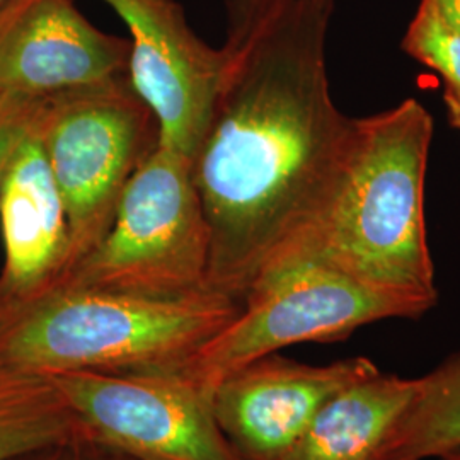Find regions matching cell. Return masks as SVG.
<instances>
[{
  "mask_svg": "<svg viewBox=\"0 0 460 460\" xmlns=\"http://www.w3.org/2000/svg\"><path fill=\"white\" fill-rule=\"evenodd\" d=\"M332 11L334 0H285L224 45L191 169L210 229V287L241 302L321 229L355 154L360 118L329 91Z\"/></svg>",
  "mask_w": 460,
  "mask_h": 460,
  "instance_id": "1",
  "label": "cell"
},
{
  "mask_svg": "<svg viewBox=\"0 0 460 460\" xmlns=\"http://www.w3.org/2000/svg\"><path fill=\"white\" fill-rule=\"evenodd\" d=\"M241 307L217 290L148 298L53 285L0 313V367L41 376L181 372Z\"/></svg>",
  "mask_w": 460,
  "mask_h": 460,
  "instance_id": "2",
  "label": "cell"
},
{
  "mask_svg": "<svg viewBox=\"0 0 460 460\" xmlns=\"http://www.w3.org/2000/svg\"><path fill=\"white\" fill-rule=\"evenodd\" d=\"M431 138L433 119L416 99L360 118L340 195L296 254H311L370 288L431 309L438 296L425 222Z\"/></svg>",
  "mask_w": 460,
  "mask_h": 460,
  "instance_id": "3",
  "label": "cell"
},
{
  "mask_svg": "<svg viewBox=\"0 0 460 460\" xmlns=\"http://www.w3.org/2000/svg\"><path fill=\"white\" fill-rule=\"evenodd\" d=\"M55 285L148 298L214 290L191 159L159 144L127 184L102 241Z\"/></svg>",
  "mask_w": 460,
  "mask_h": 460,
  "instance_id": "4",
  "label": "cell"
},
{
  "mask_svg": "<svg viewBox=\"0 0 460 460\" xmlns=\"http://www.w3.org/2000/svg\"><path fill=\"white\" fill-rule=\"evenodd\" d=\"M34 125L66 207V277L111 227L127 184L159 147L161 133L130 77L38 101Z\"/></svg>",
  "mask_w": 460,
  "mask_h": 460,
  "instance_id": "5",
  "label": "cell"
},
{
  "mask_svg": "<svg viewBox=\"0 0 460 460\" xmlns=\"http://www.w3.org/2000/svg\"><path fill=\"white\" fill-rule=\"evenodd\" d=\"M427 305L378 292L311 254H294L249 287L227 328L198 349L181 374L214 393L232 372L296 343L345 340L385 319H418Z\"/></svg>",
  "mask_w": 460,
  "mask_h": 460,
  "instance_id": "6",
  "label": "cell"
},
{
  "mask_svg": "<svg viewBox=\"0 0 460 460\" xmlns=\"http://www.w3.org/2000/svg\"><path fill=\"white\" fill-rule=\"evenodd\" d=\"M79 431L135 460H246L217 421L214 393L181 372L49 376Z\"/></svg>",
  "mask_w": 460,
  "mask_h": 460,
  "instance_id": "7",
  "label": "cell"
},
{
  "mask_svg": "<svg viewBox=\"0 0 460 460\" xmlns=\"http://www.w3.org/2000/svg\"><path fill=\"white\" fill-rule=\"evenodd\" d=\"M130 30L128 75L157 119L161 146L193 159L227 53L198 36L174 0H104Z\"/></svg>",
  "mask_w": 460,
  "mask_h": 460,
  "instance_id": "8",
  "label": "cell"
},
{
  "mask_svg": "<svg viewBox=\"0 0 460 460\" xmlns=\"http://www.w3.org/2000/svg\"><path fill=\"white\" fill-rule=\"evenodd\" d=\"M130 41L98 30L75 0L0 4V91L30 101L130 77Z\"/></svg>",
  "mask_w": 460,
  "mask_h": 460,
  "instance_id": "9",
  "label": "cell"
},
{
  "mask_svg": "<svg viewBox=\"0 0 460 460\" xmlns=\"http://www.w3.org/2000/svg\"><path fill=\"white\" fill-rule=\"evenodd\" d=\"M378 372L367 357L309 365L271 353L217 384L215 416L244 459L285 460L332 395Z\"/></svg>",
  "mask_w": 460,
  "mask_h": 460,
  "instance_id": "10",
  "label": "cell"
},
{
  "mask_svg": "<svg viewBox=\"0 0 460 460\" xmlns=\"http://www.w3.org/2000/svg\"><path fill=\"white\" fill-rule=\"evenodd\" d=\"M34 110L0 176V313L53 287L68 261L66 207L34 125Z\"/></svg>",
  "mask_w": 460,
  "mask_h": 460,
  "instance_id": "11",
  "label": "cell"
},
{
  "mask_svg": "<svg viewBox=\"0 0 460 460\" xmlns=\"http://www.w3.org/2000/svg\"><path fill=\"white\" fill-rule=\"evenodd\" d=\"M418 387L420 377L382 372L346 385L317 411L285 460H377Z\"/></svg>",
  "mask_w": 460,
  "mask_h": 460,
  "instance_id": "12",
  "label": "cell"
},
{
  "mask_svg": "<svg viewBox=\"0 0 460 460\" xmlns=\"http://www.w3.org/2000/svg\"><path fill=\"white\" fill-rule=\"evenodd\" d=\"M79 431L49 376L0 367V460H13Z\"/></svg>",
  "mask_w": 460,
  "mask_h": 460,
  "instance_id": "13",
  "label": "cell"
},
{
  "mask_svg": "<svg viewBox=\"0 0 460 460\" xmlns=\"http://www.w3.org/2000/svg\"><path fill=\"white\" fill-rule=\"evenodd\" d=\"M460 448V351L420 377L377 460H428Z\"/></svg>",
  "mask_w": 460,
  "mask_h": 460,
  "instance_id": "14",
  "label": "cell"
},
{
  "mask_svg": "<svg viewBox=\"0 0 460 460\" xmlns=\"http://www.w3.org/2000/svg\"><path fill=\"white\" fill-rule=\"evenodd\" d=\"M402 49L435 70L444 79L445 89L460 93V28L428 0H420Z\"/></svg>",
  "mask_w": 460,
  "mask_h": 460,
  "instance_id": "15",
  "label": "cell"
},
{
  "mask_svg": "<svg viewBox=\"0 0 460 460\" xmlns=\"http://www.w3.org/2000/svg\"><path fill=\"white\" fill-rule=\"evenodd\" d=\"M13 460H135L77 431L70 438Z\"/></svg>",
  "mask_w": 460,
  "mask_h": 460,
  "instance_id": "16",
  "label": "cell"
},
{
  "mask_svg": "<svg viewBox=\"0 0 460 460\" xmlns=\"http://www.w3.org/2000/svg\"><path fill=\"white\" fill-rule=\"evenodd\" d=\"M36 102L38 101L0 91V176L11 150L33 113Z\"/></svg>",
  "mask_w": 460,
  "mask_h": 460,
  "instance_id": "17",
  "label": "cell"
},
{
  "mask_svg": "<svg viewBox=\"0 0 460 460\" xmlns=\"http://www.w3.org/2000/svg\"><path fill=\"white\" fill-rule=\"evenodd\" d=\"M281 2L285 0H226L227 36L243 33Z\"/></svg>",
  "mask_w": 460,
  "mask_h": 460,
  "instance_id": "18",
  "label": "cell"
},
{
  "mask_svg": "<svg viewBox=\"0 0 460 460\" xmlns=\"http://www.w3.org/2000/svg\"><path fill=\"white\" fill-rule=\"evenodd\" d=\"M444 104L450 125L460 132V93L445 89Z\"/></svg>",
  "mask_w": 460,
  "mask_h": 460,
  "instance_id": "19",
  "label": "cell"
},
{
  "mask_svg": "<svg viewBox=\"0 0 460 460\" xmlns=\"http://www.w3.org/2000/svg\"><path fill=\"white\" fill-rule=\"evenodd\" d=\"M433 4L447 19L460 28V0H428Z\"/></svg>",
  "mask_w": 460,
  "mask_h": 460,
  "instance_id": "20",
  "label": "cell"
},
{
  "mask_svg": "<svg viewBox=\"0 0 460 460\" xmlns=\"http://www.w3.org/2000/svg\"><path fill=\"white\" fill-rule=\"evenodd\" d=\"M442 460H460V448L457 450H452L448 454H445L444 457H440Z\"/></svg>",
  "mask_w": 460,
  "mask_h": 460,
  "instance_id": "21",
  "label": "cell"
},
{
  "mask_svg": "<svg viewBox=\"0 0 460 460\" xmlns=\"http://www.w3.org/2000/svg\"><path fill=\"white\" fill-rule=\"evenodd\" d=\"M2 2H4V0H0V4H2Z\"/></svg>",
  "mask_w": 460,
  "mask_h": 460,
  "instance_id": "22",
  "label": "cell"
}]
</instances>
